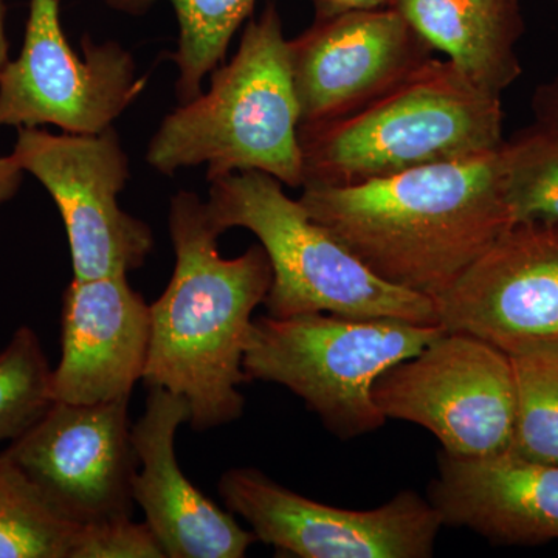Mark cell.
<instances>
[{"instance_id":"obj_1","label":"cell","mask_w":558,"mask_h":558,"mask_svg":"<svg viewBox=\"0 0 558 558\" xmlns=\"http://www.w3.org/2000/svg\"><path fill=\"white\" fill-rule=\"evenodd\" d=\"M312 219L374 275L435 301L512 226L501 148L347 186H303Z\"/></svg>"},{"instance_id":"obj_2","label":"cell","mask_w":558,"mask_h":558,"mask_svg":"<svg viewBox=\"0 0 558 558\" xmlns=\"http://www.w3.org/2000/svg\"><path fill=\"white\" fill-rule=\"evenodd\" d=\"M174 274L159 300L149 304L150 341L145 381L189 402L196 432L222 427L242 416L240 387L253 312L271 286L263 245L238 258H222L207 202L179 191L170 205Z\"/></svg>"},{"instance_id":"obj_3","label":"cell","mask_w":558,"mask_h":558,"mask_svg":"<svg viewBox=\"0 0 558 558\" xmlns=\"http://www.w3.org/2000/svg\"><path fill=\"white\" fill-rule=\"evenodd\" d=\"M211 73L207 92L161 120L146 150L149 167L174 175L205 165L209 182L260 171L301 189L300 106L275 2L248 22L229 64Z\"/></svg>"},{"instance_id":"obj_4","label":"cell","mask_w":558,"mask_h":558,"mask_svg":"<svg viewBox=\"0 0 558 558\" xmlns=\"http://www.w3.org/2000/svg\"><path fill=\"white\" fill-rule=\"evenodd\" d=\"M303 186H347L501 148V97L432 60L362 108L300 124ZM301 186V189H303Z\"/></svg>"},{"instance_id":"obj_5","label":"cell","mask_w":558,"mask_h":558,"mask_svg":"<svg viewBox=\"0 0 558 558\" xmlns=\"http://www.w3.org/2000/svg\"><path fill=\"white\" fill-rule=\"evenodd\" d=\"M207 208L220 233L252 231L266 250L274 274L264 300L270 317L328 312L439 325L435 301L374 275L274 175L242 171L211 180Z\"/></svg>"},{"instance_id":"obj_6","label":"cell","mask_w":558,"mask_h":558,"mask_svg":"<svg viewBox=\"0 0 558 558\" xmlns=\"http://www.w3.org/2000/svg\"><path fill=\"white\" fill-rule=\"evenodd\" d=\"M446 332L402 318H355L328 312L253 318L244 371L300 396L326 427L349 439L387 422L373 398L385 371L414 357Z\"/></svg>"},{"instance_id":"obj_7","label":"cell","mask_w":558,"mask_h":558,"mask_svg":"<svg viewBox=\"0 0 558 558\" xmlns=\"http://www.w3.org/2000/svg\"><path fill=\"white\" fill-rule=\"evenodd\" d=\"M373 398L385 417L429 429L450 457H495L512 446L515 387L509 355L470 333L446 330L385 371Z\"/></svg>"},{"instance_id":"obj_8","label":"cell","mask_w":558,"mask_h":558,"mask_svg":"<svg viewBox=\"0 0 558 558\" xmlns=\"http://www.w3.org/2000/svg\"><path fill=\"white\" fill-rule=\"evenodd\" d=\"M83 57L61 24V0H31L24 44L0 69V128L57 126L68 134L112 128L145 90L130 51L116 40L81 39Z\"/></svg>"},{"instance_id":"obj_9","label":"cell","mask_w":558,"mask_h":558,"mask_svg":"<svg viewBox=\"0 0 558 558\" xmlns=\"http://www.w3.org/2000/svg\"><path fill=\"white\" fill-rule=\"evenodd\" d=\"M13 154L60 209L73 279L119 277L146 263L154 234L148 223L120 207L130 160L113 128L100 134L21 128Z\"/></svg>"},{"instance_id":"obj_10","label":"cell","mask_w":558,"mask_h":558,"mask_svg":"<svg viewBox=\"0 0 558 558\" xmlns=\"http://www.w3.org/2000/svg\"><path fill=\"white\" fill-rule=\"evenodd\" d=\"M219 495L258 542L300 558H427L444 526L432 501L405 490L373 510L332 508L279 486L258 469H231Z\"/></svg>"},{"instance_id":"obj_11","label":"cell","mask_w":558,"mask_h":558,"mask_svg":"<svg viewBox=\"0 0 558 558\" xmlns=\"http://www.w3.org/2000/svg\"><path fill=\"white\" fill-rule=\"evenodd\" d=\"M128 407L130 399L98 403L54 400L43 417L0 454L75 523L131 517L138 458Z\"/></svg>"},{"instance_id":"obj_12","label":"cell","mask_w":558,"mask_h":558,"mask_svg":"<svg viewBox=\"0 0 558 558\" xmlns=\"http://www.w3.org/2000/svg\"><path fill=\"white\" fill-rule=\"evenodd\" d=\"M435 306L447 332L470 333L506 354L558 343V223L510 226Z\"/></svg>"},{"instance_id":"obj_13","label":"cell","mask_w":558,"mask_h":558,"mask_svg":"<svg viewBox=\"0 0 558 558\" xmlns=\"http://www.w3.org/2000/svg\"><path fill=\"white\" fill-rule=\"evenodd\" d=\"M289 51L300 124L348 116L433 58L395 7L315 17Z\"/></svg>"},{"instance_id":"obj_14","label":"cell","mask_w":558,"mask_h":558,"mask_svg":"<svg viewBox=\"0 0 558 558\" xmlns=\"http://www.w3.org/2000/svg\"><path fill=\"white\" fill-rule=\"evenodd\" d=\"M190 422L185 399L149 388L145 413L132 427L138 469L132 498L145 513L167 558H242L258 542L186 478L175 457V435Z\"/></svg>"},{"instance_id":"obj_15","label":"cell","mask_w":558,"mask_h":558,"mask_svg":"<svg viewBox=\"0 0 558 558\" xmlns=\"http://www.w3.org/2000/svg\"><path fill=\"white\" fill-rule=\"evenodd\" d=\"M149 341V304L131 288L128 275L72 279L62 295L53 402L130 399L145 376Z\"/></svg>"},{"instance_id":"obj_16","label":"cell","mask_w":558,"mask_h":558,"mask_svg":"<svg viewBox=\"0 0 558 558\" xmlns=\"http://www.w3.org/2000/svg\"><path fill=\"white\" fill-rule=\"evenodd\" d=\"M429 501L444 524L469 527L492 542L538 545L558 539V464L517 454L439 457Z\"/></svg>"},{"instance_id":"obj_17","label":"cell","mask_w":558,"mask_h":558,"mask_svg":"<svg viewBox=\"0 0 558 558\" xmlns=\"http://www.w3.org/2000/svg\"><path fill=\"white\" fill-rule=\"evenodd\" d=\"M392 7L478 89L501 97L519 78L520 0H396Z\"/></svg>"},{"instance_id":"obj_18","label":"cell","mask_w":558,"mask_h":558,"mask_svg":"<svg viewBox=\"0 0 558 558\" xmlns=\"http://www.w3.org/2000/svg\"><path fill=\"white\" fill-rule=\"evenodd\" d=\"M109 9L130 16L148 13L163 0H102ZM179 22L175 92L180 102H189L202 92L205 76L222 64L234 33L252 16L256 0H165Z\"/></svg>"},{"instance_id":"obj_19","label":"cell","mask_w":558,"mask_h":558,"mask_svg":"<svg viewBox=\"0 0 558 558\" xmlns=\"http://www.w3.org/2000/svg\"><path fill=\"white\" fill-rule=\"evenodd\" d=\"M80 526L0 454V558H72Z\"/></svg>"},{"instance_id":"obj_20","label":"cell","mask_w":558,"mask_h":558,"mask_svg":"<svg viewBox=\"0 0 558 558\" xmlns=\"http://www.w3.org/2000/svg\"><path fill=\"white\" fill-rule=\"evenodd\" d=\"M515 387V427L510 453L558 464V343L510 352Z\"/></svg>"},{"instance_id":"obj_21","label":"cell","mask_w":558,"mask_h":558,"mask_svg":"<svg viewBox=\"0 0 558 558\" xmlns=\"http://www.w3.org/2000/svg\"><path fill=\"white\" fill-rule=\"evenodd\" d=\"M505 194L513 223H558V132L534 126L505 142Z\"/></svg>"},{"instance_id":"obj_22","label":"cell","mask_w":558,"mask_h":558,"mask_svg":"<svg viewBox=\"0 0 558 558\" xmlns=\"http://www.w3.org/2000/svg\"><path fill=\"white\" fill-rule=\"evenodd\" d=\"M51 371L39 337L22 326L0 352V442L20 438L49 410Z\"/></svg>"},{"instance_id":"obj_23","label":"cell","mask_w":558,"mask_h":558,"mask_svg":"<svg viewBox=\"0 0 558 558\" xmlns=\"http://www.w3.org/2000/svg\"><path fill=\"white\" fill-rule=\"evenodd\" d=\"M72 558H167L146 523L119 517L81 524Z\"/></svg>"},{"instance_id":"obj_24","label":"cell","mask_w":558,"mask_h":558,"mask_svg":"<svg viewBox=\"0 0 558 558\" xmlns=\"http://www.w3.org/2000/svg\"><path fill=\"white\" fill-rule=\"evenodd\" d=\"M535 123L546 130L558 132V76L543 84L532 98Z\"/></svg>"},{"instance_id":"obj_25","label":"cell","mask_w":558,"mask_h":558,"mask_svg":"<svg viewBox=\"0 0 558 558\" xmlns=\"http://www.w3.org/2000/svg\"><path fill=\"white\" fill-rule=\"evenodd\" d=\"M317 17L332 16L354 10L385 9L395 5L396 0H311Z\"/></svg>"},{"instance_id":"obj_26","label":"cell","mask_w":558,"mask_h":558,"mask_svg":"<svg viewBox=\"0 0 558 558\" xmlns=\"http://www.w3.org/2000/svg\"><path fill=\"white\" fill-rule=\"evenodd\" d=\"M25 172L13 153L0 156V208L16 196Z\"/></svg>"},{"instance_id":"obj_27","label":"cell","mask_w":558,"mask_h":558,"mask_svg":"<svg viewBox=\"0 0 558 558\" xmlns=\"http://www.w3.org/2000/svg\"><path fill=\"white\" fill-rule=\"evenodd\" d=\"M10 46L9 38H7V28H5V2L0 0V69L7 64V61L10 60Z\"/></svg>"}]
</instances>
